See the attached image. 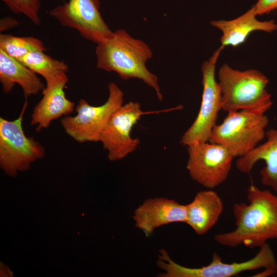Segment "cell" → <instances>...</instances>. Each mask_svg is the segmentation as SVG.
<instances>
[{"instance_id":"1","label":"cell","mask_w":277,"mask_h":277,"mask_svg":"<svg viewBox=\"0 0 277 277\" xmlns=\"http://www.w3.org/2000/svg\"><path fill=\"white\" fill-rule=\"evenodd\" d=\"M247 197L249 204L233 205L235 229L215 235V240L220 245L260 248L268 240L277 239V194L251 185Z\"/></svg>"},{"instance_id":"2","label":"cell","mask_w":277,"mask_h":277,"mask_svg":"<svg viewBox=\"0 0 277 277\" xmlns=\"http://www.w3.org/2000/svg\"><path fill=\"white\" fill-rule=\"evenodd\" d=\"M96 45L98 69L114 72L124 80H141L154 90L160 101L163 100L158 78L146 67L153 53L145 42L133 37L125 30L118 29Z\"/></svg>"},{"instance_id":"3","label":"cell","mask_w":277,"mask_h":277,"mask_svg":"<svg viewBox=\"0 0 277 277\" xmlns=\"http://www.w3.org/2000/svg\"><path fill=\"white\" fill-rule=\"evenodd\" d=\"M222 109H250L267 112L272 102L266 87L267 77L256 69L240 71L223 64L218 72Z\"/></svg>"},{"instance_id":"4","label":"cell","mask_w":277,"mask_h":277,"mask_svg":"<svg viewBox=\"0 0 277 277\" xmlns=\"http://www.w3.org/2000/svg\"><path fill=\"white\" fill-rule=\"evenodd\" d=\"M265 112L244 109L228 112L222 124L212 129L208 142L222 145L235 157H242L265 136L269 120Z\"/></svg>"},{"instance_id":"5","label":"cell","mask_w":277,"mask_h":277,"mask_svg":"<svg viewBox=\"0 0 277 277\" xmlns=\"http://www.w3.org/2000/svg\"><path fill=\"white\" fill-rule=\"evenodd\" d=\"M158 267L164 271L161 277H231L242 272L264 268L277 272V261L270 246L266 243L260 247L252 259L242 262L224 263L213 253L209 264L200 268H189L174 262L167 251L161 249L158 254Z\"/></svg>"},{"instance_id":"6","label":"cell","mask_w":277,"mask_h":277,"mask_svg":"<svg viewBox=\"0 0 277 277\" xmlns=\"http://www.w3.org/2000/svg\"><path fill=\"white\" fill-rule=\"evenodd\" d=\"M27 106L26 101L19 116L14 120L0 117V165L10 176L28 170L33 162L45 155L44 147L24 132L23 121Z\"/></svg>"},{"instance_id":"7","label":"cell","mask_w":277,"mask_h":277,"mask_svg":"<svg viewBox=\"0 0 277 277\" xmlns=\"http://www.w3.org/2000/svg\"><path fill=\"white\" fill-rule=\"evenodd\" d=\"M107 101L100 106L90 105L81 99L76 106L75 116H66L61 119L65 132L80 143L99 142L100 135L113 113L124 102V93L114 82L108 85Z\"/></svg>"},{"instance_id":"8","label":"cell","mask_w":277,"mask_h":277,"mask_svg":"<svg viewBox=\"0 0 277 277\" xmlns=\"http://www.w3.org/2000/svg\"><path fill=\"white\" fill-rule=\"evenodd\" d=\"M224 48L221 45L202 66L203 93L201 106L195 120L181 137L180 143L183 146L208 142L216 125L222 105L220 88L215 80V67Z\"/></svg>"},{"instance_id":"9","label":"cell","mask_w":277,"mask_h":277,"mask_svg":"<svg viewBox=\"0 0 277 277\" xmlns=\"http://www.w3.org/2000/svg\"><path fill=\"white\" fill-rule=\"evenodd\" d=\"M187 148L186 169L193 181L208 189L226 181L234 157L227 148L209 142L192 144Z\"/></svg>"},{"instance_id":"10","label":"cell","mask_w":277,"mask_h":277,"mask_svg":"<svg viewBox=\"0 0 277 277\" xmlns=\"http://www.w3.org/2000/svg\"><path fill=\"white\" fill-rule=\"evenodd\" d=\"M150 113L143 111L138 102L130 101L113 113L99 138L109 161L122 160L137 148L140 140L133 138L131 132L141 117Z\"/></svg>"},{"instance_id":"11","label":"cell","mask_w":277,"mask_h":277,"mask_svg":"<svg viewBox=\"0 0 277 277\" xmlns=\"http://www.w3.org/2000/svg\"><path fill=\"white\" fill-rule=\"evenodd\" d=\"M99 0H68L49 12L63 26L76 30L85 39L97 44L112 31L100 12Z\"/></svg>"},{"instance_id":"12","label":"cell","mask_w":277,"mask_h":277,"mask_svg":"<svg viewBox=\"0 0 277 277\" xmlns=\"http://www.w3.org/2000/svg\"><path fill=\"white\" fill-rule=\"evenodd\" d=\"M68 80L64 73L46 82L43 96L31 115L30 124L36 126V131L48 128L54 120L73 112L75 103L66 97L64 90Z\"/></svg>"},{"instance_id":"13","label":"cell","mask_w":277,"mask_h":277,"mask_svg":"<svg viewBox=\"0 0 277 277\" xmlns=\"http://www.w3.org/2000/svg\"><path fill=\"white\" fill-rule=\"evenodd\" d=\"M132 217L135 227L149 236L162 226L173 223H186L187 206L166 197L149 198L135 209Z\"/></svg>"},{"instance_id":"14","label":"cell","mask_w":277,"mask_h":277,"mask_svg":"<svg viewBox=\"0 0 277 277\" xmlns=\"http://www.w3.org/2000/svg\"><path fill=\"white\" fill-rule=\"evenodd\" d=\"M253 6L240 16L231 20H214L211 25L220 30L222 35L221 45L236 47L243 44L250 34L261 31L272 32L277 30V24L274 20L260 21Z\"/></svg>"},{"instance_id":"15","label":"cell","mask_w":277,"mask_h":277,"mask_svg":"<svg viewBox=\"0 0 277 277\" xmlns=\"http://www.w3.org/2000/svg\"><path fill=\"white\" fill-rule=\"evenodd\" d=\"M267 141L236 161V167L241 172L249 173L259 160L265 162L260 171L262 183L270 187L277 194V129L266 132Z\"/></svg>"},{"instance_id":"16","label":"cell","mask_w":277,"mask_h":277,"mask_svg":"<svg viewBox=\"0 0 277 277\" xmlns=\"http://www.w3.org/2000/svg\"><path fill=\"white\" fill-rule=\"evenodd\" d=\"M186 223L198 235L205 234L217 222L223 211V203L212 190L200 191L187 205Z\"/></svg>"},{"instance_id":"17","label":"cell","mask_w":277,"mask_h":277,"mask_svg":"<svg viewBox=\"0 0 277 277\" xmlns=\"http://www.w3.org/2000/svg\"><path fill=\"white\" fill-rule=\"evenodd\" d=\"M0 82L4 93H10L15 84H18L26 97L42 92L46 86L36 73L2 50H0Z\"/></svg>"},{"instance_id":"18","label":"cell","mask_w":277,"mask_h":277,"mask_svg":"<svg viewBox=\"0 0 277 277\" xmlns=\"http://www.w3.org/2000/svg\"><path fill=\"white\" fill-rule=\"evenodd\" d=\"M19 61L36 74L43 77L46 82L67 73L69 69L64 61L53 58L41 50L31 51Z\"/></svg>"},{"instance_id":"19","label":"cell","mask_w":277,"mask_h":277,"mask_svg":"<svg viewBox=\"0 0 277 277\" xmlns=\"http://www.w3.org/2000/svg\"><path fill=\"white\" fill-rule=\"evenodd\" d=\"M0 50L19 61L29 52L46 49L39 39L32 36H16L12 34H0Z\"/></svg>"},{"instance_id":"20","label":"cell","mask_w":277,"mask_h":277,"mask_svg":"<svg viewBox=\"0 0 277 277\" xmlns=\"http://www.w3.org/2000/svg\"><path fill=\"white\" fill-rule=\"evenodd\" d=\"M12 12L24 15L34 24L40 25L41 0H1Z\"/></svg>"},{"instance_id":"21","label":"cell","mask_w":277,"mask_h":277,"mask_svg":"<svg viewBox=\"0 0 277 277\" xmlns=\"http://www.w3.org/2000/svg\"><path fill=\"white\" fill-rule=\"evenodd\" d=\"M253 6L258 15L268 14L277 9V0H254Z\"/></svg>"},{"instance_id":"22","label":"cell","mask_w":277,"mask_h":277,"mask_svg":"<svg viewBox=\"0 0 277 277\" xmlns=\"http://www.w3.org/2000/svg\"><path fill=\"white\" fill-rule=\"evenodd\" d=\"M18 25V22L14 17L7 16L1 18L0 20L1 32L11 29L16 27Z\"/></svg>"}]
</instances>
